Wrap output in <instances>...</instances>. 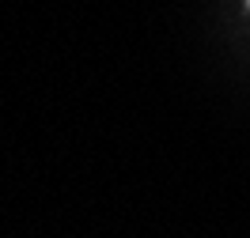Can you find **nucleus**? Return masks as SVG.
<instances>
[{
    "mask_svg": "<svg viewBox=\"0 0 250 238\" xmlns=\"http://www.w3.org/2000/svg\"><path fill=\"white\" fill-rule=\"evenodd\" d=\"M247 8H250V0H247Z\"/></svg>",
    "mask_w": 250,
    "mask_h": 238,
    "instance_id": "obj_1",
    "label": "nucleus"
}]
</instances>
